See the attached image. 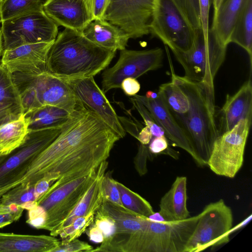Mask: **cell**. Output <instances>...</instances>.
<instances>
[{
	"instance_id": "obj_1",
	"label": "cell",
	"mask_w": 252,
	"mask_h": 252,
	"mask_svg": "<svg viewBox=\"0 0 252 252\" xmlns=\"http://www.w3.org/2000/svg\"><path fill=\"white\" fill-rule=\"evenodd\" d=\"M120 138L99 117L77 105L56 139L34 159L20 181L41 178L52 190L96 169Z\"/></svg>"
},
{
	"instance_id": "obj_2",
	"label": "cell",
	"mask_w": 252,
	"mask_h": 252,
	"mask_svg": "<svg viewBox=\"0 0 252 252\" xmlns=\"http://www.w3.org/2000/svg\"><path fill=\"white\" fill-rule=\"evenodd\" d=\"M171 74V81L185 93L189 104L186 113L172 115L197 157V165L206 166L214 143L219 136L214 85L190 80L176 74L172 69Z\"/></svg>"
},
{
	"instance_id": "obj_3",
	"label": "cell",
	"mask_w": 252,
	"mask_h": 252,
	"mask_svg": "<svg viewBox=\"0 0 252 252\" xmlns=\"http://www.w3.org/2000/svg\"><path fill=\"white\" fill-rule=\"evenodd\" d=\"M116 52L94 44L81 32L65 28L49 51L47 72L63 80L94 77L106 68Z\"/></svg>"
},
{
	"instance_id": "obj_4",
	"label": "cell",
	"mask_w": 252,
	"mask_h": 252,
	"mask_svg": "<svg viewBox=\"0 0 252 252\" xmlns=\"http://www.w3.org/2000/svg\"><path fill=\"white\" fill-rule=\"evenodd\" d=\"M199 214L177 221L148 220L145 228L130 237L124 252H184Z\"/></svg>"
},
{
	"instance_id": "obj_5",
	"label": "cell",
	"mask_w": 252,
	"mask_h": 252,
	"mask_svg": "<svg viewBox=\"0 0 252 252\" xmlns=\"http://www.w3.org/2000/svg\"><path fill=\"white\" fill-rule=\"evenodd\" d=\"M226 47L210 28L207 37L201 29L195 31L194 39L189 50L172 52L183 67L185 77L214 85L216 75L224 61Z\"/></svg>"
},
{
	"instance_id": "obj_6",
	"label": "cell",
	"mask_w": 252,
	"mask_h": 252,
	"mask_svg": "<svg viewBox=\"0 0 252 252\" xmlns=\"http://www.w3.org/2000/svg\"><path fill=\"white\" fill-rule=\"evenodd\" d=\"M62 127L29 131L18 147L1 157L0 198L7 191L19 184L36 157L56 139Z\"/></svg>"
},
{
	"instance_id": "obj_7",
	"label": "cell",
	"mask_w": 252,
	"mask_h": 252,
	"mask_svg": "<svg viewBox=\"0 0 252 252\" xmlns=\"http://www.w3.org/2000/svg\"><path fill=\"white\" fill-rule=\"evenodd\" d=\"M150 33L171 51H186L193 44L195 31L175 0H154Z\"/></svg>"
},
{
	"instance_id": "obj_8",
	"label": "cell",
	"mask_w": 252,
	"mask_h": 252,
	"mask_svg": "<svg viewBox=\"0 0 252 252\" xmlns=\"http://www.w3.org/2000/svg\"><path fill=\"white\" fill-rule=\"evenodd\" d=\"M233 221L232 210L223 199L206 205L199 214L184 252H199L227 243Z\"/></svg>"
},
{
	"instance_id": "obj_9",
	"label": "cell",
	"mask_w": 252,
	"mask_h": 252,
	"mask_svg": "<svg viewBox=\"0 0 252 252\" xmlns=\"http://www.w3.org/2000/svg\"><path fill=\"white\" fill-rule=\"evenodd\" d=\"M98 167L52 190H48L36 201L46 214L42 229L55 230L71 213L94 180Z\"/></svg>"
},
{
	"instance_id": "obj_10",
	"label": "cell",
	"mask_w": 252,
	"mask_h": 252,
	"mask_svg": "<svg viewBox=\"0 0 252 252\" xmlns=\"http://www.w3.org/2000/svg\"><path fill=\"white\" fill-rule=\"evenodd\" d=\"M3 50L55 41L58 26L40 10L1 22Z\"/></svg>"
},
{
	"instance_id": "obj_11",
	"label": "cell",
	"mask_w": 252,
	"mask_h": 252,
	"mask_svg": "<svg viewBox=\"0 0 252 252\" xmlns=\"http://www.w3.org/2000/svg\"><path fill=\"white\" fill-rule=\"evenodd\" d=\"M251 123L242 120L216 138L207 165L215 174L233 178L241 168Z\"/></svg>"
},
{
	"instance_id": "obj_12",
	"label": "cell",
	"mask_w": 252,
	"mask_h": 252,
	"mask_svg": "<svg viewBox=\"0 0 252 252\" xmlns=\"http://www.w3.org/2000/svg\"><path fill=\"white\" fill-rule=\"evenodd\" d=\"M163 50L156 48L146 50H121L117 63L102 75V91L121 88L122 81L127 77L136 79L146 72L157 70L162 65Z\"/></svg>"
},
{
	"instance_id": "obj_13",
	"label": "cell",
	"mask_w": 252,
	"mask_h": 252,
	"mask_svg": "<svg viewBox=\"0 0 252 252\" xmlns=\"http://www.w3.org/2000/svg\"><path fill=\"white\" fill-rule=\"evenodd\" d=\"M154 0H109L103 19L125 32L129 38L150 33Z\"/></svg>"
},
{
	"instance_id": "obj_14",
	"label": "cell",
	"mask_w": 252,
	"mask_h": 252,
	"mask_svg": "<svg viewBox=\"0 0 252 252\" xmlns=\"http://www.w3.org/2000/svg\"><path fill=\"white\" fill-rule=\"evenodd\" d=\"M11 77L17 88L33 87L41 105H52L72 112L77 106L74 95L67 83L49 73H14Z\"/></svg>"
},
{
	"instance_id": "obj_15",
	"label": "cell",
	"mask_w": 252,
	"mask_h": 252,
	"mask_svg": "<svg viewBox=\"0 0 252 252\" xmlns=\"http://www.w3.org/2000/svg\"><path fill=\"white\" fill-rule=\"evenodd\" d=\"M64 81L71 89L77 104L95 114L120 138L125 137L126 131L119 117L106 98L105 93L95 83L94 77Z\"/></svg>"
},
{
	"instance_id": "obj_16",
	"label": "cell",
	"mask_w": 252,
	"mask_h": 252,
	"mask_svg": "<svg viewBox=\"0 0 252 252\" xmlns=\"http://www.w3.org/2000/svg\"><path fill=\"white\" fill-rule=\"evenodd\" d=\"M99 209L115 221L116 231L110 238L92 252H122L129 238L141 231L148 218L139 215L124 206L104 199Z\"/></svg>"
},
{
	"instance_id": "obj_17",
	"label": "cell",
	"mask_w": 252,
	"mask_h": 252,
	"mask_svg": "<svg viewBox=\"0 0 252 252\" xmlns=\"http://www.w3.org/2000/svg\"><path fill=\"white\" fill-rule=\"evenodd\" d=\"M54 42L27 44L3 50L0 64L10 74L46 72L48 56Z\"/></svg>"
},
{
	"instance_id": "obj_18",
	"label": "cell",
	"mask_w": 252,
	"mask_h": 252,
	"mask_svg": "<svg viewBox=\"0 0 252 252\" xmlns=\"http://www.w3.org/2000/svg\"><path fill=\"white\" fill-rule=\"evenodd\" d=\"M215 115L219 136L229 131L241 120L252 122V85L251 75L233 95H226L225 102Z\"/></svg>"
},
{
	"instance_id": "obj_19",
	"label": "cell",
	"mask_w": 252,
	"mask_h": 252,
	"mask_svg": "<svg viewBox=\"0 0 252 252\" xmlns=\"http://www.w3.org/2000/svg\"><path fill=\"white\" fill-rule=\"evenodd\" d=\"M133 96L147 108L156 123L163 128L165 136L173 145L186 151L197 164V157L187 137L158 93L154 98L138 94Z\"/></svg>"
},
{
	"instance_id": "obj_20",
	"label": "cell",
	"mask_w": 252,
	"mask_h": 252,
	"mask_svg": "<svg viewBox=\"0 0 252 252\" xmlns=\"http://www.w3.org/2000/svg\"><path fill=\"white\" fill-rule=\"evenodd\" d=\"M45 13L58 25L82 32L92 21L85 0H46Z\"/></svg>"
},
{
	"instance_id": "obj_21",
	"label": "cell",
	"mask_w": 252,
	"mask_h": 252,
	"mask_svg": "<svg viewBox=\"0 0 252 252\" xmlns=\"http://www.w3.org/2000/svg\"><path fill=\"white\" fill-rule=\"evenodd\" d=\"M107 167L108 162L106 160L100 164L98 167L94 180L83 197L71 213L57 228L50 232V235L57 236L61 229L70 224L78 218L90 213H96L104 200L102 190V181Z\"/></svg>"
},
{
	"instance_id": "obj_22",
	"label": "cell",
	"mask_w": 252,
	"mask_h": 252,
	"mask_svg": "<svg viewBox=\"0 0 252 252\" xmlns=\"http://www.w3.org/2000/svg\"><path fill=\"white\" fill-rule=\"evenodd\" d=\"M59 242L51 235L0 232V252H53Z\"/></svg>"
},
{
	"instance_id": "obj_23",
	"label": "cell",
	"mask_w": 252,
	"mask_h": 252,
	"mask_svg": "<svg viewBox=\"0 0 252 252\" xmlns=\"http://www.w3.org/2000/svg\"><path fill=\"white\" fill-rule=\"evenodd\" d=\"M81 32L94 44L114 51L125 49L129 39L122 30L104 19L92 21Z\"/></svg>"
},
{
	"instance_id": "obj_24",
	"label": "cell",
	"mask_w": 252,
	"mask_h": 252,
	"mask_svg": "<svg viewBox=\"0 0 252 252\" xmlns=\"http://www.w3.org/2000/svg\"><path fill=\"white\" fill-rule=\"evenodd\" d=\"M187 183L186 177L177 176L161 197L158 213L165 220H180L190 217L187 207Z\"/></svg>"
},
{
	"instance_id": "obj_25",
	"label": "cell",
	"mask_w": 252,
	"mask_h": 252,
	"mask_svg": "<svg viewBox=\"0 0 252 252\" xmlns=\"http://www.w3.org/2000/svg\"><path fill=\"white\" fill-rule=\"evenodd\" d=\"M23 114L20 94L11 74L0 64V126Z\"/></svg>"
},
{
	"instance_id": "obj_26",
	"label": "cell",
	"mask_w": 252,
	"mask_h": 252,
	"mask_svg": "<svg viewBox=\"0 0 252 252\" xmlns=\"http://www.w3.org/2000/svg\"><path fill=\"white\" fill-rule=\"evenodd\" d=\"M246 0H221L214 12L210 29L219 40L227 46L236 19Z\"/></svg>"
},
{
	"instance_id": "obj_27",
	"label": "cell",
	"mask_w": 252,
	"mask_h": 252,
	"mask_svg": "<svg viewBox=\"0 0 252 252\" xmlns=\"http://www.w3.org/2000/svg\"><path fill=\"white\" fill-rule=\"evenodd\" d=\"M71 112L52 105H43L25 115L29 120V130L62 127Z\"/></svg>"
},
{
	"instance_id": "obj_28",
	"label": "cell",
	"mask_w": 252,
	"mask_h": 252,
	"mask_svg": "<svg viewBox=\"0 0 252 252\" xmlns=\"http://www.w3.org/2000/svg\"><path fill=\"white\" fill-rule=\"evenodd\" d=\"M252 0H246L236 19L229 43L237 44L245 49L250 57L251 73L252 64Z\"/></svg>"
},
{
	"instance_id": "obj_29",
	"label": "cell",
	"mask_w": 252,
	"mask_h": 252,
	"mask_svg": "<svg viewBox=\"0 0 252 252\" xmlns=\"http://www.w3.org/2000/svg\"><path fill=\"white\" fill-rule=\"evenodd\" d=\"M29 132V120L23 114L0 126V155H6L18 147Z\"/></svg>"
},
{
	"instance_id": "obj_30",
	"label": "cell",
	"mask_w": 252,
	"mask_h": 252,
	"mask_svg": "<svg viewBox=\"0 0 252 252\" xmlns=\"http://www.w3.org/2000/svg\"><path fill=\"white\" fill-rule=\"evenodd\" d=\"M37 199L34 185L22 182L4 193L0 198V203L6 206L15 204L28 211L36 204Z\"/></svg>"
},
{
	"instance_id": "obj_31",
	"label": "cell",
	"mask_w": 252,
	"mask_h": 252,
	"mask_svg": "<svg viewBox=\"0 0 252 252\" xmlns=\"http://www.w3.org/2000/svg\"><path fill=\"white\" fill-rule=\"evenodd\" d=\"M172 114H182L189 108L188 98L181 88L173 81L161 84L158 91Z\"/></svg>"
},
{
	"instance_id": "obj_32",
	"label": "cell",
	"mask_w": 252,
	"mask_h": 252,
	"mask_svg": "<svg viewBox=\"0 0 252 252\" xmlns=\"http://www.w3.org/2000/svg\"><path fill=\"white\" fill-rule=\"evenodd\" d=\"M43 0H3L0 8V22L43 9Z\"/></svg>"
},
{
	"instance_id": "obj_33",
	"label": "cell",
	"mask_w": 252,
	"mask_h": 252,
	"mask_svg": "<svg viewBox=\"0 0 252 252\" xmlns=\"http://www.w3.org/2000/svg\"><path fill=\"white\" fill-rule=\"evenodd\" d=\"M123 206L136 214L149 218L155 213L150 203L138 193L117 181Z\"/></svg>"
},
{
	"instance_id": "obj_34",
	"label": "cell",
	"mask_w": 252,
	"mask_h": 252,
	"mask_svg": "<svg viewBox=\"0 0 252 252\" xmlns=\"http://www.w3.org/2000/svg\"><path fill=\"white\" fill-rule=\"evenodd\" d=\"M95 213H92L79 217L58 232L64 243L69 242L80 236L93 222Z\"/></svg>"
},
{
	"instance_id": "obj_35",
	"label": "cell",
	"mask_w": 252,
	"mask_h": 252,
	"mask_svg": "<svg viewBox=\"0 0 252 252\" xmlns=\"http://www.w3.org/2000/svg\"><path fill=\"white\" fill-rule=\"evenodd\" d=\"M175 0L194 30L202 29L199 0Z\"/></svg>"
},
{
	"instance_id": "obj_36",
	"label": "cell",
	"mask_w": 252,
	"mask_h": 252,
	"mask_svg": "<svg viewBox=\"0 0 252 252\" xmlns=\"http://www.w3.org/2000/svg\"><path fill=\"white\" fill-rule=\"evenodd\" d=\"M129 99L134 107L143 119L146 126L149 128L153 137L165 136L163 128L156 123L147 108L133 96L130 97Z\"/></svg>"
},
{
	"instance_id": "obj_37",
	"label": "cell",
	"mask_w": 252,
	"mask_h": 252,
	"mask_svg": "<svg viewBox=\"0 0 252 252\" xmlns=\"http://www.w3.org/2000/svg\"><path fill=\"white\" fill-rule=\"evenodd\" d=\"M20 97L23 113L26 115L41 106L36 91L32 86L17 88Z\"/></svg>"
},
{
	"instance_id": "obj_38",
	"label": "cell",
	"mask_w": 252,
	"mask_h": 252,
	"mask_svg": "<svg viewBox=\"0 0 252 252\" xmlns=\"http://www.w3.org/2000/svg\"><path fill=\"white\" fill-rule=\"evenodd\" d=\"M93 223L102 233L104 240L110 238L115 232L114 220L99 208L95 214Z\"/></svg>"
},
{
	"instance_id": "obj_39",
	"label": "cell",
	"mask_w": 252,
	"mask_h": 252,
	"mask_svg": "<svg viewBox=\"0 0 252 252\" xmlns=\"http://www.w3.org/2000/svg\"><path fill=\"white\" fill-rule=\"evenodd\" d=\"M102 190L104 199L122 205L117 181L108 173L105 174L102 181Z\"/></svg>"
},
{
	"instance_id": "obj_40",
	"label": "cell",
	"mask_w": 252,
	"mask_h": 252,
	"mask_svg": "<svg viewBox=\"0 0 252 252\" xmlns=\"http://www.w3.org/2000/svg\"><path fill=\"white\" fill-rule=\"evenodd\" d=\"M93 249L88 243L75 239L67 243L60 241L53 252H92Z\"/></svg>"
},
{
	"instance_id": "obj_41",
	"label": "cell",
	"mask_w": 252,
	"mask_h": 252,
	"mask_svg": "<svg viewBox=\"0 0 252 252\" xmlns=\"http://www.w3.org/2000/svg\"><path fill=\"white\" fill-rule=\"evenodd\" d=\"M148 149L152 154H168L173 155L174 158L177 154H174L173 149L169 147L167 138L165 136L153 137L148 146Z\"/></svg>"
},
{
	"instance_id": "obj_42",
	"label": "cell",
	"mask_w": 252,
	"mask_h": 252,
	"mask_svg": "<svg viewBox=\"0 0 252 252\" xmlns=\"http://www.w3.org/2000/svg\"><path fill=\"white\" fill-rule=\"evenodd\" d=\"M28 213L26 222L36 229H42L47 217L45 210L36 204L33 207L28 210Z\"/></svg>"
},
{
	"instance_id": "obj_43",
	"label": "cell",
	"mask_w": 252,
	"mask_h": 252,
	"mask_svg": "<svg viewBox=\"0 0 252 252\" xmlns=\"http://www.w3.org/2000/svg\"><path fill=\"white\" fill-rule=\"evenodd\" d=\"M92 21L103 19L109 0H85Z\"/></svg>"
},
{
	"instance_id": "obj_44",
	"label": "cell",
	"mask_w": 252,
	"mask_h": 252,
	"mask_svg": "<svg viewBox=\"0 0 252 252\" xmlns=\"http://www.w3.org/2000/svg\"><path fill=\"white\" fill-rule=\"evenodd\" d=\"M148 145L140 143L138 153L134 158V165L137 171L142 176L147 173L146 160L150 156V152Z\"/></svg>"
},
{
	"instance_id": "obj_45",
	"label": "cell",
	"mask_w": 252,
	"mask_h": 252,
	"mask_svg": "<svg viewBox=\"0 0 252 252\" xmlns=\"http://www.w3.org/2000/svg\"><path fill=\"white\" fill-rule=\"evenodd\" d=\"M201 22V28L205 37H207L209 27V14L213 0H199Z\"/></svg>"
},
{
	"instance_id": "obj_46",
	"label": "cell",
	"mask_w": 252,
	"mask_h": 252,
	"mask_svg": "<svg viewBox=\"0 0 252 252\" xmlns=\"http://www.w3.org/2000/svg\"><path fill=\"white\" fill-rule=\"evenodd\" d=\"M24 210L21 206L16 205L9 212L0 213V228L18 220L21 218Z\"/></svg>"
},
{
	"instance_id": "obj_47",
	"label": "cell",
	"mask_w": 252,
	"mask_h": 252,
	"mask_svg": "<svg viewBox=\"0 0 252 252\" xmlns=\"http://www.w3.org/2000/svg\"><path fill=\"white\" fill-rule=\"evenodd\" d=\"M121 88L126 95L133 96L137 94L140 91V84L136 79L127 77L121 82Z\"/></svg>"
},
{
	"instance_id": "obj_48",
	"label": "cell",
	"mask_w": 252,
	"mask_h": 252,
	"mask_svg": "<svg viewBox=\"0 0 252 252\" xmlns=\"http://www.w3.org/2000/svg\"><path fill=\"white\" fill-rule=\"evenodd\" d=\"M90 240L94 242L99 243L104 240V237L100 229L93 222L87 230Z\"/></svg>"
},
{
	"instance_id": "obj_49",
	"label": "cell",
	"mask_w": 252,
	"mask_h": 252,
	"mask_svg": "<svg viewBox=\"0 0 252 252\" xmlns=\"http://www.w3.org/2000/svg\"><path fill=\"white\" fill-rule=\"evenodd\" d=\"M50 185L49 181L45 178H41L35 184L34 189L37 199L48 190Z\"/></svg>"
},
{
	"instance_id": "obj_50",
	"label": "cell",
	"mask_w": 252,
	"mask_h": 252,
	"mask_svg": "<svg viewBox=\"0 0 252 252\" xmlns=\"http://www.w3.org/2000/svg\"><path fill=\"white\" fill-rule=\"evenodd\" d=\"M153 137L151 132L149 128L145 126L139 131L136 139L140 143L143 145H148Z\"/></svg>"
},
{
	"instance_id": "obj_51",
	"label": "cell",
	"mask_w": 252,
	"mask_h": 252,
	"mask_svg": "<svg viewBox=\"0 0 252 252\" xmlns=\"http://www.w3.org/2000/svg\"><path fill=\"white\" fill-rule=\"evenodd\" d=\"M252 218V215L251 214L248 217H247L246 219L242 221H241L240 223L238 224L237 225L234 226V227H232V228L230 229V234H231L232 232L240 229L241 228L245 226L247 224H248L251 220Z\"/></svg>"
},
{
	"instance_id": "obj_52",
	"label": "cell",
	"mask_w": 252,
	"mask_h": 252,
	"mask_svg": "<svg viewBox=\"0 0 252 252\" xmlns=\"http://www.w3.org/2000/svg\"><path fill=\"white\" fill-rule=\"evenodd\" d=\"M17 205H3L0 203V213H6L12 210Z\"/></svg>"
},
{
	"instance_id": "obj_53",
	"label": "cell",
	"mask_w": 252,
	"mask_h": 252,
	"mask_svg": "<svg viewBox=\"0 0 252 252\" xmlns=\"http://www.w3.org/2000/svg\"><path fill=\"white\" fill-rule=\"evenodd\" d=\"M3 51V40H2V36L1 33V30H0V59L1 57L2 52Z\"/></svg>"
},
{
	"instance_id": "obj_54",
	"label": "cell",
	"mask_w": 252,
	"mask_h": 252,
	"mask_svg": "<svg viewBox=\"0 0 252 252\" xmlns=\"http://www.w3.org/2000/svg\"><path fill=\"white\" fill-rule=\"evenodd\" d=\"M221 0H213V3L214 9V12L216 11L219 8Z\"/></svg>"
},
{
	"instance_id": "obj_55",
	"label": "cell",
	"mask_w": 252,
	"mask_h": 252,
	"mask_svg": "<svg viewBox=\"0 0 252 252\" xmlns=\"http://www.w3.org/2000/svg\"><path fill=\"white\" fill-rule=\"evenodd\" d=\"M2 1H3V0H0V6H1Z\"/></svg>"
},
{
	"instance_id": "obj_56",
	"label": "cell",
	"mask_w": 252,
	"mask_h": 252,
	"mask_svg": "<svg viewBox=\"0 0 252 252\" xmlns=\"http://www.w3.org/2000/svg\"><path fill=\"white\" fill-rule=\"evenodd\" d=\"M2 156H1V155H0V158H1V157H2Z\"/></svg>"
},
{
	"instance_id": "obj_57",
	"label": "cell",
	"mask_w": 252,
	"mask_h": 252,
	"mask_svg": "<svg viewBox=\"0 0 252 252\" xmlns=\"http://www.w3.org/2000/svg\"><path fill=\"white\" fill-rule=\"evenodd\" d=\"M0 23H1L0 20ZM1 29V27H0V30Z\"/></svg>"
}]
</instances>
